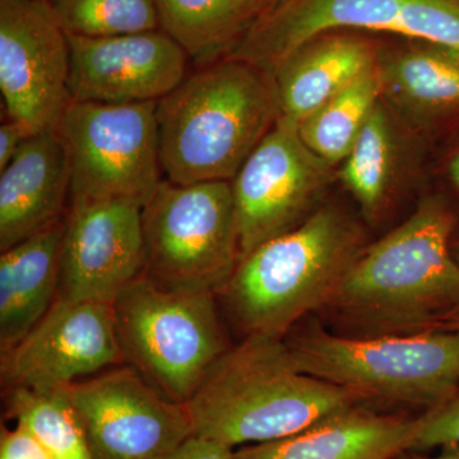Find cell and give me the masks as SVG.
Wrapping results in <instances>:
<instances>
[{"label":"cell","mask_w":459,"mask_h":459,"mask_svg":"<svg viewBox=\"0 0 459 459\" xmlns=\"http://www.w3.org/2000/svg\"><path fill=\"white\" fill-rule=\"evenodd\" d=\"M455 217L442 198L412 214L344 274L327 307L367 336L437 331L459 316V263L451 238Z\"/></svg>","instance_id":"cell-1"},{"label":"cell","mask_w":459,"mask_h":459,"mask_svg":"<svg viewBox=\"0 0 459 459\" xmlns=\"http://www.w3.org/2000/svg\"><path fill=\"white\" fill-rule=\"evenodd\" d=\"M360 398L300 370L285 338L229 347L186 404L195 437L230 448L289 437Z\"/></svg>","instance_id":"cell-2"},{"label":"cell","mask_w":459,"mask_h":459,"mask_svg":"<svg viewBox=\"0 0 459 459\" xmlns=\"http://www.w3.org/2000/svg\"><path fill=\"white\" fill-rule=\"evenodd\" d=\"M162 171L180 186L230 181L280 117L273 81L234 57L202 66L157 101Z\"/></svg>","instance_id":"cell-3"},{"label":"cell","mask_w":459,"mask_h":459,"mask_svg":"<svg viewBox=\"0 0 459 459\" xmlns=\"http://www.w3.org/2000/svg\"><path fill=\"white\" fill-rule=\"evenodd\" d=\"M364 249L352 220L333 207L316 208L241 258L221 295L246 337L285 338L307 313L327 307Z\"/></svg>","instance_id":"cell-4"},{"label":"cell","mask_w":459,"mask_h":459,"mask_svg":"<svg viewBox=\"0 0 459 459\" xmlns=\"http://www.w3.org/2000/svg\"><path fill=\"white\" fill-rule=\"evenodd\" d=\"M309 376L364 398L440 406L459 391V331L342 337L322 328L285 338Z\"/></svg>","instance_id":"cell-5"},{"label":"cell","mask_w":459,"mask_h":459,"mask_svg":"<svg viewBox=\"0 0 459 459\" xmlns=\"http://www.w3.org/2000/svg\"><path fill=\"white\" fill-rule=\"evenodd\" d=\"M113 307L123 360L178 403L228 351L214 295L169 291L142 274Z\"/></svg>","instance_id":"cell-6"},{"label":"cell","mask_w":459,"mask_h":459,"mask_svg":"<svg viewBox=\"0 0 459 459\" xmlns=\"http://www.w3.org/2000/svg\"><path fill=\"white\" fill-rule=\"evenodd\" d=\"M143 276L169 291L222 294L240 262L231 181L162 180L143 207Z\"/></svg>","instance_id":"cell-7"},{"label":"cell","mask_w":459,"mask_h":459,"mask_svg":"<svg viewBox=\"0 0 459 459\" xmlns=\"http://www.w3.org/2000/svg\"><path fill=\"white\" fill-rule=\"evenodd\" d=\"M338 30L392 33L459 51V0H283L256 18L230 56L272 80L296 50Z\"/></svg>","instance_id":"cell-8"},{"label":"cell","mask_w":459,"mask_h":459,"mask_svg":"<svg viewBox=\"0 0 459 459\" xmlns=\"http://www.w3.org/2000/svg\"><path fill=\"white\" fill-rule=\"evenodd\" d=\"M157 102L71 101L60 137L71 160L72 202L126 199L144 207L162 183Z\"/></svg>","instance_id":"cell-9"},{"label":"cell","mask_w":459,"mask_h":459,"mask_svg":"<svg viewBox=\"0 0 459 459\" xmlns=\"http://www.w3.org/2000/svg\"><path fill=\"white\" fill-rule=\"evenodd\" d=\"M332 169L301 140L299 124L279 117L231 180L240 259L316 211Z\"/></svg>","instance_id":"cell-10"},{"label":"cell","mask_w":459,"mask_h":459,"mask_svg":"<svg viewBox=\"0 0 459 459\" xmlns=\"http://www.w3.org/2000/svg\"><path fill=\"white\" fill-rule=\"evenodd\" d=\"M69 40L49 0H0V91L8 119L57 132L71 104Z\"/></svg>","instance_id":"cell-11"},{"label":"cell","mask_w":459,"mask_h":459,"mask_svg":"<svg viewBox=\"0 0 459 459\" xmlns=\"http://www.w3.org/2000/svg\"><path fill=\"white\" fill-rule=\"evenodd\" d=\"M66 391L93 459H152L195 435L186 404L169 400L129 365Z\"/></svg>","instance_id":"cell-12"},{"label":"cell","mask_w":459,"mask_h":459,"mask_svg":"<svg viewBox=\"0 0 459 459\" xmlns=\"http://www.w3.org/2000/svg\"><path fill=\"white\" fill-rule=\"evenodd\" d=\"M144 267L143 207L126 199L72 202L57 298L113 304Z\"/></svg>","instance_id":"cell-13"},{"label":"cell","mask_w":459,"mask_h":459,"mask_svg":"<svg viewBox=\"0 0 459 459\" xmlns=\"http://www.w3.org/2000/svg\"><path fill=\"white\" fill-rule=\"evenodd\" d=\"M123 361L113 304L57 298L40 322L2 353V377L8 388L68 386Z\"/></svg>","instance_id":"cell-14"},{"label":"cell","mask_w":459,"mask_h":459,"mask_svg":"<svg viewBox=\"0 0 459 459\" xmlns=\"http://www.w3.org/2000/svg\"><path fill=\"white\" fill-rule=\"evenodd\" d=\"M72 101L157 102L186 78L189 56L162 30L82 38L68 35Z\"/></svg>","instance_id":"cell-15"},{"label":"cell","mask_w":459,"mask_h":459,"mask_svg":"<svg viewBox=\"0 0 459 459\" xmlns=\"http://www.w3.org/2000/svg\"><path fill=\"white\" fill-rule=\"evenodd\" d=\"M71 189V160L59 133L30 137L0 171V250L60 221Z\"/></svg>","instance_id":"cell-16"},{"label":"cell","mask_w":459,"mask_h":459,"mask_svg":"<svg viewBox=\"0 0 459 459\" xmlns=\"http://www.w3.org/2000/svg\"><path fill=\"white\" fill-rule=\"evenodd\" d=\"M420 427L421 416L377 415L356 404L299 433L243 446L232 459H397L412 451Z\"/></svg>","instance_id":"cell-17"},{"label":"cell","mask_w":459,"mask_h":459,"mask_svg":"<svg viewBox=\"0 0 459 459\" xmlns=\"http://www.w3.org/2000/svg\"><path fill=\"white\" fill-rule=\"evenodd\" d=\"M379 50L364 36L322 33L287 57L274 74L280 117L300 124L377 65Z\"/></svg>","instance_id":"cell-18"},{"label":"cell","mask_w":459,"mask_h":459,"mask_svg":"<svg viewBox=\"0 0 459 459\" xmlns=\"http://www.w3.org/2000/svg\"><path fill=\"white\" fill-rule=\"evenodd\" d=\"M65 221L60 220L0 256V347L7 352L49 312L59 295Z\"/></svg>","instance_id":"cell-19"},{"label":"cell","mask_w":459,"mask_h":459,"mask_svg":"<svg viewBox=\"0 0 459 459\" xmlns=\"http://www.w3.org/2000/svg\"><path fill=\"white\" fill-rule=\"evenodd\" d=\"M382 99L413 119H430L459 108V51L410 40L377 54Z\"/></svg>","instance_id":"cell-20"},{"label":"cell","mask_w":459,"mask_h":459,"mask_svg":"<svg viewBox=\"0 0 459 459\" xmlns=\"http://www.w3.org/2000/svg\"><path fill=\"white\" fill-rule=\"evenodd\" d=\"M160 30L189 59L207 66L228 57L255 22L241 0H153Z\"/></svg>","instance_id":"cell-21"},{"label":"cell","mask_w":459,"mask_h":459,"mask_svg":"<svg viewBox=\"0 0 459 459\" xmlns=\"http://www.w3.org/2000/svg\"><path fill=\"white\" fill-rule=\"evenodd\" d=\"M398 146L394 126L382 102L342 161L341 180L371 219L382 212L398 171Z\"/></svg>","instance_id":"cell-22"},{"label":"cell","mask_w":459,"mask_h":459,"mask_svg":"<svg viewBox=\"0 0 459 459\" xmlns=\"http://www.w3.org/2000/svg\"><path fill=\"white\" fill-rule=\"evenodd\" d=\"M382 101L377 65L299 124L301 140L332 166L343 161Z\"/></svg>","instance_id":"cell-23"},{"label":"cell","mask_w":459,"mask_h":459,"mask_svg":"<svg viewBox=\"0 0 459 459\" xmlns=\"http://www.w3.org/2000/svg\"><path fill=\"white\" fill-rule=\"evenodd\" d=\"M9 415L29 429L53 459H93L66 386L9 388Z\"/></svg>","instance_id":"cell-24"},{"label":"cell","mask_w":459,"mask_h":459,"mask_svg":"<svg viewBox=\"0 0 459 459\" xmlns=\"http://www.w3.org/2000/svg\"><path fill=\"white\" fill-rule=\"evenodd\" d=\"M66 35L111 38L159 30L153 0H49Z\"/></svg>","instance_id":"cell-25"},{"label":"cell","mask_w":459,"mask_h":459,"mask_svg":"<svg viewBox=\"0 0 459 459\" xmlns=\"http://www.w3.org/2000/svg\"><path fill=\"white\" fill-rule=\"evenodd\" d=\"M455 444H459V391L421 416V427L411 452L429 451Z\"/></svg>","instance_id":"cell-26"},{"label":"cell","mask_w":459,"mask_h":459,"mask_svg":"<svg viewBox=\"0 0 459 459\" xmlns=\"http://www.w3.org/2000/svg\"><path fill=\"white\" fill-rule=\"evenodd\" d=\"M0 459H53V457L29 429L17 424L12 430L2 429Z\"/></svg>","instance_id":"cell-27"},{"label":"cell","mask_w":459,"mask_h":459,"mask_svg":"<svg viewBox=\"0 0 459 459\" xmlns=\"http://www.w3.org/2000/svg\"><path fill=\"white\" fill-rule=\"evenodd\" d=\"M232 457H234V449L225 444L193 435L177 448L152 459H232Z\"/></svg>","instance_id":"cell-28"},{"label":"cell","mask_w":459,"mask_h":459,"mask_svg":"<svg viewBox=\"0 0 459 459\" xmlns=\"http://www.w3.org/2000/svg\"><path fill=\"white\" fill-rule=\"evenodd\" d=\"M32 137L23 124L7 119L0 126V171L4 170L25 142Z\"/></svg>","instance_id":"cell-29"},{"label":"cell","mask_w":459,"mask_h":459,"mask_svg":"<svg viewBox=\"0 0 459 459\" xmlns=\"http://www.w3.org/2000/svg\"><path fill=\"white\" fill-rule=\"evenodd\" d=\"M439 455L430 457V455H421L420 452H406L401 455L397 459H459V444L455 446H443Z\"/></svg>","instance_id":"cell-30"},{"label":"cell","mask_w":459,"mask_h":459,"mask_svg":"<svg viewBox=\"0 0 459 459\" xmlns=\"http://www.w3.org/2000/svg\"><path fill=\"white\" fill-rule=\"evenodd\" d=\"M246 4L247 11L250 12L255 21L262 14L267 13L271 9L279 5L283 0H241Z\"/></svg>","instance_id":"cell-31"},{"label":"cell","mask_w":459,"mask_h":459,"mask_svg":"<svg viewBox=\"0 0 459 459\" xmlns=\"http://www.w3.org/2000/svg\"><path fill=\"white\" fill-rule=\"evenodd\" d=\"M449 171H451V177L452 179L455 180V186L459 188V153L452 160Z\"/></svg>","instance_id":"cell-32"},{"label":"cell","mask_w":459,"mask_h":459,"mask_svg":"<svg viewBox=\"0 0 459 459\" xmlns=\"http://www.w3.org/2000/svg\"><path fill=\"white\" fill-rule=\"evenodd\" d=\"M453 253H455V259H457L459 263V243H457V246L453 247Z\"/></svg>","instance_id":"cell-33"},{"label":"cell","mask_w":459,"mask_h":459,"mask_svg":"<svg viewBox=\"0 0 459 459\" xmlns=\"http://www.w3.org/2000/svg\"><path fill=\"white\" fill-rule=\"evenodd\" d=\"M452 325H455V327H453V329H457V331H459V316H457V318H455V320H453V322L451 323Z\"/></svg>","instance_id":"cell-34"}]
</instances>
